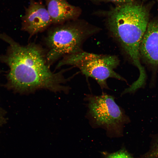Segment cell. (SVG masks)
I'll use <instances>...</instances> for the list:
<instances>
[{
    "mask_svg": "<svg viewBox=\"0 0 158 158\" xmlns=\"http://www.w3.org/2000/svg\"><path fill=\"white\" fill-rule=\"evenodd\" d=\"M99 1H108L121 4L133 2L134 0H97Z\"/></svg>",
    "mask_w": 158,
    "mask_h": 158,
    "instance_id": "obj_11",
    "label": "cell"
},
{
    "mask_svg": "<svg viewBox=\"0 0 158 158\" xmlns=\"http://www.w3.org/2000/svg\"><path fill=\"white\" fill-rule=\"evenodd\" d=\"M106 13L107 26L111 36L138 68L139 75H145L140 48L149 23L148 9L133 2L120 4Z\"/></svg>",
    "mask_w": 158,
    "mask_h": 158,
    "instance_id": "obj_2",
    "label": "cell"
},
{
    "mask_svg": "<svg viewBox=\"0 0 158 158\" xmlns=\"http://www.w3.org/2000/svg\"><path fill=\"white\" fill-rule=\"evenodd\" d=\"M105 158H133L126 151L121 149L116 152L107 154Z\"/></svg>",
    "mask_w": 158,
    "mask_h": 158,
    "instance_id": "obj_9",
    "label": "cell"
},
{
    "mask_svg": "<svg viewBox=\"0 0 158 158\" xmlns=\"http://www.w3.org/2000/svg\"><path fill=\"white\" fill-rule=\"evenodd\" d=\"M143 0L144 1V0ZM157 0V2H158V0Z\"/></svg>",
    "mask_w": 158,
    "mask_h": 158,
    "instance_id": "obj_12",
    "label": "cell"
},
{
    "mask_svg": "<svg viewBox=\"0 0 158 158\" xmlns=\"http://www.w3.org/2000/svg\"><path fill=\"white\" fill-rule=\"evenodd\" d=\"M84 100L87 109L86 116L92 127L104 128L110 135L121 134L124 125L130 120L113 96L104 93L99 95L89 94Z\"/></svg>",
    "mask_w": 158,
    "mask_h": 158,
    "instance_id": "obj_4",
    "label": "cell"
},
{
    "mask_svg": "<svg viewBox=\"0 0 158 158\" xmlns=\"http://www.w3.org/2000/svg\"><path fill=\"white\" fill-rule=\"evenodd\" d=\"M22 29L32 36L44 30L51 24L47 8L41 2L30 0L22 18Z\"/></svg>",
    "mask_w": 158,
    "mask_h": 158,
    "instance_id": "obj_6",
    "label": "cell"
},
{
    "mask_svg": "<svg viewBox=\"0 0 158 158\" xmlns=\"http://www.w3.org/2000/svg\"><path fill=\"white\" fill-rule=\"evenodd\" d=\"M98 30L77 20L59 24L51 29L45 39L49 65L50 66L61 57L82 51L84 41Z\"/></svg>",
    "mask_w": 158,
    "mask_h": 158,
    "instance_id": "obj_3",
    "label": "cell"
},
{
    "mask_svg": "<svg viewBox=\"0 0 158 158\" xmlns=\"http://www.w3.org/2000/svg\"><path fill=\"white\" fill-rule=\"evenodd\" d=\"M6 114L5 110L1 107L0 103V127L5 124L7 121Z\"/></svg>",
    "mask_w": 158,
    "mask_h": 158,
    "instance_id": "obj_10",
    "label": "cell"
},
{
    "mask_svg": "<svg viewBox=\"0 0 158 158\" xmlns=\"http://www.w3.org/2000/svg\"><path fill=\"white\" fill-rule=\"evenodd\" d=\"M0 39L9 44L6 54L0 56V61L9 68L8 88L21 93L41 88L55 92L66 89L62 85L67 80L63 75L64 70L51 71L46 51L41 46L34 43L21 45L5 34H0Z\"/></svg>",
    "mask_w": 158,
    "mask_h": 158,
    "instance_id": "obj_1",
    "label": "cell"
},
{
    "mask_svg": "<svg viewBox=\"0 0 158 158\" xmlns=\"http://www.w3.org/2000/svg\"><path fill=\"white\" fill-rule=\"evenodd\" d=\"M119 63L115 55L98 54L82 50L63 57L56 68L65 65L77 68L87 79L91 77L95 80L102 89H109L107 81L109 78L126 82L114 71Z\"/></svg>",
    "mask_w": 158,
    "mask_h": 158,
    "instance_id": "obj_5",
    "label": "cell"
},
{
    "mask_svg": "<svg viewBox=\"0 0 158 158\" xmlns=\"http://www.w3.org/2000/svg\"><path fill=\"white\" fill-rule=\"evenodd\" d=\"M140 57L153 67H158V20L149 22L140 48Z\"/></svg>",
    "mask_w": 158,
    "mask_h": 158,
    "instance_id": "obj_7",
    "label": "cell"
},
{
    "mask_svg": "<svg viewBox=\"0 0 158 158\" xmlns=\"http://www.w3.org/2000/svg\"><path fill=\"white\" fill-rule=\"evenodd\" d=\"M52 24H60L76 20L80 9L72 5L66 0H45Z\"/></svg>",
    "mask_w": 158,
    "mask_h": 158,
    "instance_id": "obj_8",
    "label": "cell"
}]
</instances>
